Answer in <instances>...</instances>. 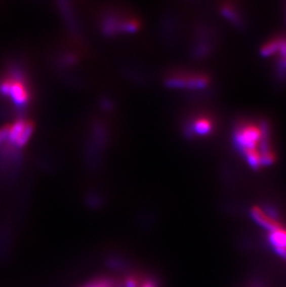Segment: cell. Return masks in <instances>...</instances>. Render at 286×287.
<instances>
[{"instance_id":"6da1fadb","label":"cell","mask_w":286,"mask_h":287,"mask_svg":"<svg viewBox=\"0 0 286 287\" xmlns=\"http://www.w3.org/2000/svg\"><path fill=\"white\" fill-rule=\"evenodd\" d=\"M232 140L236 149L253 169L258 170L270 166L276 160L270 127L265 119H241L233 128Z\"/></svg>"},{"instance_id":"7a4b0ae2","label":"cell","mask_w":286,"mask_h":287,"mask_svg":"<svg viewBox=\"0 0 286 287\" xmlns=\"http://www.w3.org/2000/svg\"><path fill=\"white\" fill-rule=\"evenodd\" d=\"M30 102V89L23 68L16 62L0 64V116L23 110Z\"/></svg>"},{"instance_id":"3957f363","label":"cell","mask_w":286,"mask_h":287,"mask_svg":"<svg viewBox=\"0 0 286 287\" xmlns=\"http://www.w3.org/2000/svg\"><path fill=\"white\" fill-rule=\"evenodd\" d=\"M260 53L265 58H274L276 80L286 82V34L270 38L262 45Z\"/></svg>"},{"instance_id":"277c9868","label":"cell","mask_w":286,"mask_h":287,"mask_svg":"<svg viewBox=\"0 0 286 287\" xmlns=\"http://www.w3.org/2000/svg\"><path fill=\"white\" fill-rule=\"evenodd\" d=\"M209 83L210 78L202 73L180 72L167 79L169 87L179 89H202Z\"/></svg>"},{"instance_id":"5b68a950","label":"cell","mask_w":286,"mask_h":287,"mask_svg":"<svg viewBox=\"0 0 286 287\" xmlns=\"http://www.w3.org/2000/svg\"><path fill=\"white\" fill-rule=\"evenodd\" d=\"M215 127L216 124L211 117L198 116L191 122L189 127V133H191L193 136H208L213 132Z\"/></svg>"},{"instance_id":"8992f818","label":"cell","mask_w":286,"mask_h":287,"mask_svg":"<svg viewBox=\"0 0 286 287\" xmlns=\"http://www.w3.org/2000/svg\"><path fill=\"white\" fill-rule=\"evenodd\" d=\"M250 215L252 217L253 220L258 223V225L262 227L268 232H273L278 229L281 228L280 222L277 220L271 219L269 216L267 215L264 210L258 206H254L250 210Z\"/></svg>"},{"instance_id":"52a82bcc","label":"cell","mask_w":286,"mask_h":287,"mask_svg":"<svg viewBox=\"0 0 286 287\" xmlns=\"http://www.w3.org/2000/svg\"><path fill=\"white\" fill-rule=\"evenodd\" d=\"M268 240L269 244L274 249L275 253L281 259L286 260V230L281 227L276 231L269 232Z\"/></svg>"},{"instance_id":"ba28073f","label":"cell","mask_w":286,"mask_h":287,"mask_svg":"<svg viewBox=\"0 0 286 287\" xmlns=\"http://www.w3.org/2000/svg\"><path fill=\"white\" fill-rule=\"evenodd\" d=\"M220 12L224 16L225 19L231 22L233 25L239 28L243 26L244 24L243 18L241 16V12L239 11L238 8L231 4H223V6L220 8Z\"/></svg>"},{"instance_id":"9c48e42d","label":"cell","mask_w":286,"mask_h":287,"mask_svg":"<svg viewBox=\"0 0 286 287\" xmlns=\"http://www.w3.org/2000/svg\"><path fill=\"white\" fill-rule=\"evenodd\" d=\"M285 18H286V13H285Z\"/></svg>"}]
</instances>
